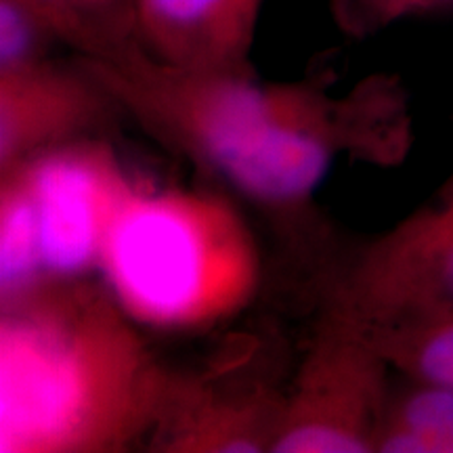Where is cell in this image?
<instances>
[{
  "mask_svg": "<svg viewBox=\"0 0 453 453\" xmlns=\"http://www.w3.org/2000/svg\"><path fill=\"white\" fill-rule=\"evenodd\" d=\"M81 61L111 104L271 211L307 203L344 147L370 145L393 160L403 145L405 111L395 84L336 104L311 87L263 84L250 70L164 64L137 42Z\"/></svg>",
  "mask_w": 453,
  "mask_h": 453,
  "instance_id": "obj_1",
  "label": "cell"
},
{
  "mask_svg": "<svg viewBox=\"0 0 453 453\" xmlns=\"http://www.w3.org/2000/svg\"><path fill=\"white\" fill-rule=\"evenodd\" d=\"M179 387L105 288L53 281L3 304V453L124 451L157 437Z\"/></svg>",
  "mask_w": 453,
  "mask_h": 453,
  "instance_id": "obj_2",
  "label": "cell"
},
{
  "mask_svg": "<svg viewBox=\"0 0 453 453\" xmlns=\"http://www.w3.org/2000/svg\"><path fill=\"white\" fill-rule=\"evenodd\" d=\"M97 269L124 315L164 332L229 319L260 283L257 242L231 203L137 180L113 214Z\"/></svg>",
  "mask_w": 453,
  "mask_h": 453,
  "instance_id": "obj_3",
  "label": "cell"
},
{
  "mask_svg": "<svg viewBox=\"0 0 453 453\" xmlns=\"http://www.w3.org/2000/svg\"><path fill=\"white\" fill-rule=\"evenodd\" d=\"M393 378L364 327L332 304L327 326L283 401L271 451H376Z\"/></svg>",
  "mask_w": 453,
  "mask_h": 453,
  "instance_id": "obj_4",
  "label": "cell"
},
{
  "mask_svg": "<svg viewBox=\"0 0 453 453\" xmlns=\"http://www.w3.org/2000/svg\"><path fill=\"white\" fill-rule=\"evenodd\" d=\"M24 196L44 281H73L99 267L118 206L134 180L107 147L70 141L3 170Z\"/></svg>",
  "mask_w": 453,
  "mask_h": 453,
  "instance_id": "obj_5",
  "label": "cell"
},
{
  "mask_svg": "<svg viewBox=\"0 0 453 453\" xmlns=\"http://www.w3.org/2000/svg\"><path fill=\"white\" fill-rule=\"evenodd\" d=\"M332 304L370 330L453 313V174L424 206L357 252Z\"/></svg>",
  "mask_w": 453,
  "mask_h": 453,
  "instance_id": "obj_6",
  "label": "cell"
},
{
  "mask_svg": "<svg viewBox=\"0 0 453 453\" xmlns=\"http://www.w3.org/2000/svg\"><path fill=\"white\" fill-rule=\"evenodd\" d=\"M110 95L82 61L65 67L38 57L0 67V164L76 141L110 105Z\"/></svg>",
  "mask_w": 453,
  "mask_h": 453,
  "instance_id": "obj_7",
  "label": "cell"
},
{
  "mask_svg": "<svg viewBox=\"0 0 453 453\" xmlns=\"http://www.w3.org/2000/svg\"><path fill=\"white\" fill-rule=\"evenodd\" d=\"M263 0H133L134 42L164 64L246 72Z\"/></svg>",
  "mask_w": 453,
  "mask_h": 453,
  "instance_id": "obj_8",
  "label": "cell"
},
{
  "mask_svg": "<svg viewBox=\"0 0 453 453\" xmlns=\"http://www.w3.org/2000/svg\"><path fill=\"white\" fill-rule=\"evenodd\" d=\"M376 451L453 453V388L407 378L395 382L376 434Z\"/></svg>",
  "mask_w": 453,
  "mask_h": 453,
  "instance_id": "obj_9",
  "label": "cell"
},
{
  "mask_svg": "<svg viewBox=\"0 0 453 453\" xmlns=\"http://www.w3.org/2000/svg\"><path fill=\"white\" fill-rule=\"evenodd\" d=\"M50 38L99 57L134 42L133 0H19Z\"/></svg>",
  "mask_w": 453,
  "mask_h": 453,
  "instance_id": "obj_10",
  "label": "cell"
},
{
  "mask_svg": "<svg viewBox=\"0 0 453 453\" xmlns=\"http://www.w3.org/2000/svg\"><path fill=\"white\" fill-rule=\"evenodd\" d=\"M364 330L396 376L453 388V313Z\"/></svg>",
  "mask_w": 453,
  "mask_h": 453,
  "instance_id": "obj_11",
  "label": "cell"
},
{
  "mask_svg": "<svg viewBox=\"0 0 453 453\" xmlns=\"http://www.w3.org/2000/svg\"><path fill=\"white\" fill-rule=\"evenodd\" d=\"M50 38L41 21L19 0H0V67L26 64L42 57Z\"/></svg>",
  "mask_w": 453,
  "mask_h": 453,
  "instance_id": "obj_12",
  "label": "cell"
},
{
  "mask_svg": "<svg viewBox=\"0 0 453 453\" xmlns=\"http://www.w3.org/2000/svg\"><path fill=\"white\" fill-rule=\"evenodd\" d=\"M342 7L364 26L376 27L399 19L395 0H342Z\"/></svg>",
  "mask_w": 453,
  "mask_h": 453,
  "instance_id": "obj_13",
  "label": "cell"
},
{
  "mask_svg": "<svg viewBox=\"0 0 453 453\" xmlns=\"http://www.w3.org/2000/svg\"><path fill=\"white\" fill-rule=\"evenodd\" d=\"M453 0H395V7L399 17L418 13V11H428L434 7H443V4H449Z\"/></svg>",
  "mask_w": 453,
  "mask_h": 453,
  "instance_id": "obj_14",
  "label": "cell"
}]
</instances>
